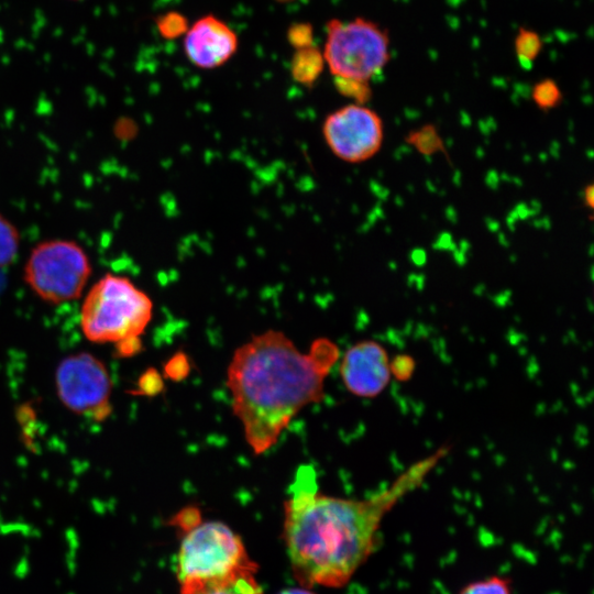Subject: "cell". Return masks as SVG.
<instances>
[{
    "label": "cell",
    "mask_w": 594,
    "mask_h": 594,
    "mask_svg": "<svg viewBox=\"0 0 594 594\" xmlns=\"http://www.w3.org/2000/svg\"><path fill=\"white\" fill-rule=\"evenodd\" d=\"M584 202L591 209L593 208L594 202V188L593 185H588L584 190Z\"/></svg>",
    "instance_id": "cell-22"
},
{
    "label": "cell",
    "mask_w": 594,
    "mask_h": 594,
    "mask_svg": "<svg viewBox=\"0 0 594 594\" xmlns=\"http://www.w3.org/2000/svg\"><path fill=\"white\" fill-rule=\"evenodd\" d=\"M458 594H513V591L508 579L492 575L470 582Z\"/></svg>",
    "instance_id": "cell-17"
},
{
    "label": "cell",
    "mask_w": 594,
    "mask_h": 594,
    "mask_svg": "<svg viewBox=\"0 0 594 594\" xmlns=\"http://www.w3.org/2000/svg\"><path fill=\"white\" fill-rule=\"evenodd\" d=\"M151 298L125 276L108 273L87 293L80 309L85 337L97 343L140 338L152 318Z\"/></svg>",
    "instance_id": "cell-3"
},
{
    "label": "cell",
    "mask_w": 594,
    "mask_h": 594,
    "mask_svg": "<svg viewBox=\"0 0 594 594\" xmlns=\"http://www.w3.org/2000/svg\"><path fill=\"white\" fill-rule=\"evenodd\" d=\"M176 568L178 581L183 583L220 578L257 565L249 558L239 535L228 525L210 520L197 521L186 530Z\"/></svg>",
    "instance_id": "cell-6"
},
{
    "label": "cell",
    "mask_w": 594,
    "mask_h": 594,
    "mask_svg": "<svg viewBox=\"0 0 594 594\" xmlns=\"http://www.w3.org/2000/svg\"><path fill=\"white\" fill-rule=\"evenodd\" d=\"M312 37V26L308 23H296L287 32V38L296 50L311 46Z\"/></svg>",
    "instance_id": "cell-20"
},
{
    "label": "cell",
    "mask_w": 594,
    "mask_h": 594,
    "mask_svg": "<svg viewBox=\"0 0 594 594\" xmlns=\"http://www.w3.org/2000/svg\"><path fill=\"white\" fill-rule=\"evenodd\" d=\"M278 594H314L312 592L304 588H288L279 592Z\"/></svg>",
    "instance_id": "cell-23"
},
{
    "label": "cell",
    "mask_w": 594,
    "mask_h": 594,
    "mask_svg": "<svg viewBox=\"0 0 594 594\" xmlns=\"http://www.w3.org/2000/svg\"><path fill=\"white\" fill-rule=\"evenodd\" d=\"M322 133L332 153L348 163H361L374 156L384 138L381 117L359 103L330 113L323 122Z\"/></svg>",
    "instance_id": "cell-8"
},
{
    "label": "cell",
    "mask_w": 594,
    "mask_h": 594,
    "mask_svg": "<svg viewBox=\"0 0 594 594\" xmlns=\"http://www.w3.org/2000/svg\"><path fill=\"white\" fill-rule=\"evenodd\" d=\"M257 568L241 569L224 576L180 583V594H263L255 579Z\"/></svg>",
    "instance_id": "cell-11"
},
{
    "label": "cell",
    "mask_w": 594,
    "mask_h": 594,
    "mask_svg": "<svg viewBox=\"0 0 594 594\" xmlns=\"http://www.w3.org/2000/svg\"><path fill=\"white\" fill-rule=\"evenodd\" d=\"M334 86L342 96L352 98L359 105H364L372 96L369 81L334 77Z\"/></svg>",
    "instance_id": "cell-18"
},
{
    "label": "cell",
    "mask_w": 594,
    "mask_h": 594,
    "mask_svg": "<svg viewBox=\"0 0 594 594\" xmlns=\"http://www.w3.org/2000/svg\"><path fill=\"white\" fill-rule=\"evenodd\" d=\"M278 1H288V0H278Z\"/></svg>",
    "instance_id": "cell-24"
},
{
    "label": "cell",
    "mask_w": 594,
    "mask_h": 594,
    "mask_svg": "<svg viewBox=\"0 0 594 594\" xmlns=\"http://www.w3.org/2000/svg\"><path fill=\"white\" fill-rule=\"evenodd\" d=\"M57 395L72 411L96 420L110 414L112 383L106 365L87 352L64 359L56 370Z\"/></svg>",
    "instance_id": "cell-7"
},
{
    "label": "cell",
    "mask_w": 594,
    "mask_h": 594,
    "mask_svg": "<svg viewBox=\"0 0 594 594\" xmlns=\"http://www.w3.org/2000/svg\"><path fill=\"white\" fill-rule=\"evenodd\" d=\"M322 53L311 46L296 50L292 59L293 78L301 85L312 86L323 69Z\"/></svg>",
    "instance_id": "cell-12"
},
{
    "label": "cell",
    "mask_w": 594,
    "mask_h": 594,
    "mask_svg": "<svg viewBox=\"0 0 594 594\" xmlns=\"http://www.w3.org/2000/svg\"><path fill=\"white\" fill-rule=\"evenodd\" d=\"M160 34L167 40L176 38L188 30L187 19L178 12H168L156 19Z\"/></svg>",
    "instance_id": "cell-19"
},
{
    "label": "cell",
    "mask_w": 594,
    "mask_h": 594,
    "mask_svg": "<svg viewBox=\"0 0 594 594\" xmlns=\"http://www.w3.org/2000/svg\"><path fill=\"white\" fill-rule=\"evenodd\" d=\"M542 48L539 34L532 30L520 28L515 37V52L524 67H530Z\"/></svg>",
    "instance_id": "cell-15"
},
{
    "label": "cell",
    "mask_w": 594,
    "mask_h": 594,
    "mask_svg": "<svg viewBox=\"0 0 594 594\" xmlns=\"http://www.w3.org/2000/svg\"><path fill=\"white\" fill-rule=\"evenodd\" d=\"M447 451L440 449L416 462L365 499L322 494L314 468L299 466L284 503L283 538L301 586L344 585L374 551L386 514L421 485Z\"/></svg>",
    "instance_id": "cell-1"
},
{
    "label": "cell",
    "mask_w": 594,
    "mask_h": 594,
    "mask_svg": "<svg viewBox=\"0 0 594 594\" xmlns=\"http://www.w3.org/2000/svg\"><path fill=\"white\" fill-rule=\"evenodd\" d=\"M91 272L88 254L77 242L52 239L31 250L23 278L41 299L59 305L81 296Z\"/></svg>",
    "instance_id": "cell-4"
},
{
    "label": "cell",
    "mask_w": 594,
    "mask_h": 594,
    "mask_svg": "<svg viewBox=\"0 0 594 594\" xmlns=\"http://www.w3.org/2000/svg\"><path fill=\"white\" fill-rule=\"evenodd\" d=\"M326 29L322 55L334 77L370 81L388 63V33L377 23L363 18L331 19Z\"/></svg>",
    "instance_id": "cell-5"
},
{
    "label": "cell",
    "mask_w": 594,
    "mask_h": 594,
    "mask_svg": "<svg viewBox=\"0 0 594 594\" xmlns=\"http://www.w3.org/2000/svg\"><path fill=\"white\" fill-rule=\"evenodd\" d=\"M532 101L541 110H551L562 100V92L553 79L546 78L532 87Z\"/></svg>",
    "instance_id": "cell-16"
},
{
    "label": "cell",
    "mask_w": 594,
    "mask_h": 594,
    "mask_svg": "<svg viewBox=\"0 0 594 594\" xmlns=\"http://www.w3.org/2000/svg\"><path fill=\"white\" fill-rule=\"evenodd\" d=\"M142 348L140 338H133L120 341L116 343V351L118 356L128 358L138 353Z\"/></svg>",
    "instance_id": "cell-21"
},
{
    "label": "cell",
    "mask_w": 594,
    "mask_h": 594,
    "mask_svg": "<svg viewBox=\"0 0 594 594\" xmlns=\"http://www.w3.org/2000/svg\"><path fill=\"white\" fill-rule=\"evenodd\" d=\"M407 142L424 155H432L446 150L441 136L432 124H426L409 132Z\"/></svg>",
    "instance_id": "cell-14"
},
{
    "label": "cell",
    "mask_w": 594,
    "mask_h": 594,
    "mask_svg": "<svg viewBox=\"0 0 594 594\" xmlns=\"http://www.w3.org/2000/svg\"><path fill=\"white\" fill-rule=\"evenodd\" d=\"M20 233L16 227L0 213V268L9 266L16 257Z\"/></svg>",
    "instance_id": "cell-13"
},
{
    "label": "cell",
    "mask_w": 594,
    "mask_h": 594,
    "mask_svg": "<svg viewBox=\"0 0 594 594\" xmlns=\"http://www.w3.org/2000/svg\"><path fill=\"white\" fill-rule=\"evenodd\" d=\"M391 369L387 353L382 345L374 341H362L344 353L340 374L352 394L374 397L386 387Z\"/></svg>",
    "instance_id": "cell-9"
},
{
    "label": "cell",
    "mask_w": 594,
    "mask_h": 594,
    "mask_svg": "<svg viewBox=\"0 0 594 594\" xmlns=\"http://www.w3.org/2000/svg\"><path fill=\"white\" fill-rule=\"evenodd\" d=\"M340 355L327 338L302 353L282 331L267 330L239 346L227 371L233 414L255 454L271 449L292 419L323 397L324 381Z\"/></svg>",
    "instance_id": "cell-2"
},
{
    "label": "cell",
    "mask_w": 594,
    "mask_h": 594,
    "mask_svg": "<svg viewBox=\"0 0 594 594\" xmlns=\"http://www.w3.org/2000/svg\"><path fill=\"white\" fill-rule=\"evenodd\" d=\"M237 48L235 32L211 14L197 20L185 33V54L191 64L202 69L221 66L232 57Z\"/></svg>",
    "instance_id": "cell-10"
}]
</instances>
